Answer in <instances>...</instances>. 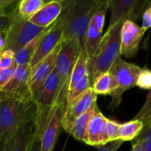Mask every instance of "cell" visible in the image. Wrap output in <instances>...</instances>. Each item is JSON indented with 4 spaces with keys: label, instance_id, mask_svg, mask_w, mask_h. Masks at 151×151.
<instances>
[{
    "label": "cell",
    "instance_id": "cell-24",
    "mask_svg": "<svg viewBox=\"0 0 151 151\" xmlns=\"http://www.w3.org/2000/svg\"><path fill=\"white\" fill-rule=\"evenodd\" d=\"M45 4L46 1L43 0H21L18 2L17 12L21 18L29 20V19L32 18Z\"/></svg>",
    "mask_w": 151,
    "mask_h": 151
},
{
    "label": "cell",
    "instance_id": "cell-29",
    "mask_svg": "<svg viewBox=\"0 0 151 151\" xmlns=\"http://www.w3.org/2000/svg\"><path fill=\"white\" fill-rule=\"evenodd\" d=\"M136 87L142 88V89H151V70L148 68H142L137 82H136Z\"/></svg>",
    "mask_w": 151,
    "mask_h": 151
},
{
    "label": "cell",
    "instance_id": "cell-16",
    "mask_svg": "<svg viewBox=\"0 0 151 151\" xmlns=\"http://www.w3.org/2000/svg\"><path fill=\"white\" fill-rule=\"evenodd\" d=\"M63 11L62 1H49L32 17L29 21L37 27L48 28L59 18Z\"/></svg>",
    "mask_w": 151,
    "mask_h": 151
},
{
    "label": "cell",
    "instance_id": "cell-23",
    "mask_svg": "<svg viewBox=\"0 0 151 151\" xmlns=\"http://www.w3.org/2000/svg\"><path fill=\"white\" fill-rule=\"evenodd\" d=\"M97 107V104L95 105L93 108H91L88 111L79 117L77 119L74 120L71 129L69 131V134L73 136L76 140L84 142V138H85V134L87 130V127L88 125V122L95 111V109Z\"/></svg>",
    "mask_w": 151,
    "mask_h": 151
},
{
    "label": "cell",
    "instance_id": "cell-8",
    "mask_svg": "<svg viewBox=\"0 0 151 151\" xmlns=\"http://www.w3.org/2000/svg\"><path fill=\"white\" fill-rule=\"evenodd\" d=\"M150 4L149 0H109L111 8L109 27L127 20L134 22Z\"/></svg>",
    "mask_w": 151,
    "mask_h": 151
},
{
    "label": "cell",
    "instance_id": "cell-2",
    "mask_svg": "<svg viewBox=\"0 0 151 151\" xmlns=\"http://www.w3.org/2000/svg\"><path fill=\"white\" fill-rule=\"evenodd\" d=\"M36 106L33 99L0 92V141L7 142L23 125L34 122Z\"/></svg>",
    "mask_w": 151,
    "mask_h": 151
},
{
    "label": "cell",
    "instance_id": "cell-26",
    "mask_svg": "<svg viewBox=\"0 0 151 151\" xmlns=\"http://www.w3.org/2000/svg\"><path fill=\"white\" fill-rule=\"evenodd\" d=\"M120 124L117 121L107 119L104 124V132H103V144L105 145L108 142H114L119 140L118 133Z\"/></svg>",
    "mask_w": 151,
    "mask_h": 151
},
{
    "label": "cell",
    "instance_id": "cell-15",
    "mask_svg": "<svg viewBox=\"0 0 151 151\" xmlns=\"http://www.w3.org/2000/svg\"><path fill=\"white\" fill-rule=\"evenodd\" d=\"M65 104L58 105L41 135V151H52L58 135L63 129L62 118Z\"/></svg>",
    "mask_w": 151,
    "mask_h": 151
},
{
    "label": "cell",
    "instance_id": "cell-34",
    "mask_svg": "<svg viewBox=\"0 0 151 151\" xmlns=\"http://www.w3.org/2000/svg\"><path fill=\"white\" fill-rule=\"evenodd\" d=\"M142 27L146 31L151 28V4L146 8L142 13Z\"/></svg>",
    "mask_w": 151,
    "mask_h": 151
},
{
    "label": "cell",
    "instance_id": "cell-30",
    "mask_svg": "<svg viewBox=\"0 0 151 151\" xmlns=\"http://www.w3.org/2000/svg\"><path fill=\"white\" fill-rule=\"evenodd\" d=\"M12 67H16L14 63V52L9 50H4L0 52V69L5 70Z\"/></svg>",
    "mask_w": 151,
    "mask_h": 151
},
{
    "label": "cell",
    "instance_id": "cell-25",
    "mask_svg": "<svg viewBox=\"0 0 151 151\" xmlns=\"http://www.w3.org/2000/svg\"><path fill=\"white\" fill-rule=\"evenodd\" d=\"M90 88H91V83L89 80V74H88L84 76L81 79V81L79 83H77L73 88L68 90L66 96V104H69L74 100H76L79 96H81Z\"/></svg>",
    "mask_w": 151,
    "mask_h": 151
},
{
    "label": "cell",
    "instance_id": "cell-11",
    "mask_svg": "<svg viewBox=\"0 0 151 151\" xmlns=\"http://www.w3.org/2000/svg\"><path fill=\"white\" fill-rule=\"evenodd\" d=\"M109 9V0L100 2L98 7L94 12L87 33V42H86V50L88 58H91L103 37L102 32L104 26L106 12Z\"/></svg>",
    "mask_w": 151,
    "mask_h": 151
},
{
    "label": "cell",
    "instance_id": "cell-13",
    "mask_svg": "<svg viewBox=\"0 0 151 151\" xmlns=\"http://www.w3.org/2000/svg\"><path fill=\"white\" fill-rule=\"evenodd\" d=\"M61 43L58 44V47L50 54H49L43 60L37 64L34 68H32L28 82V88L33 98L35 96V94L39 91V89L42 87L43 83L50 75V73L54 71L56 66L57 57L61 48Z\"/></svg>",
    "mask_w": 151,
    "mask_h": 151
},
{
    "label": "cell",
    "instance_id": "cell-27",
    "mask_svg": "<svg viewBox=\"0 0 151 151\" xmlns=\"http://www.w3.org/2000/svg\"><path fill=\"white\" fill-rule=\"evenodd\" d=\"M136 139L141 142L144 151H151V118L144 123V127Z\"/></svg>",
    "mask_w": 151,
    "mask_h": 151
},
{
    "label": "cell",
    "instance_id": "cell-17",
    "mask_svg": "<svg viewBox=\"0 0 151 151\" xmlns=\"http://www.w3.org/2000/svg\"><path fill=\"white\" fill-rule=\"evenodd\" d=\"M106 119L107 118H105L98 107H96L87 127L84 138V142L86 144L96 147H101L104 145L103 132Z\"/></svg>",
    "mask_w": 151,
    "mask_h": 151
},
{
    "label": "cell",
    "instance_id": "cell-32",
    "mask_svg": "<svg viewBox=\"0 0 151 151\" xmlns=\"http://www.w3.org/2000/svg\"><path fill=\"white\" fill-rule=\"evenodd\" d=\"M16 67H12L9 69H0V90L8 83V81L12 79Z\"/></svg>",
    "mask_w": 151,
    "mask_h": 151
},
{
    "label": "cell",
    "instance_id": "cell-28",
    "mask_svg": "<svg viewBox=\"0 0 151 151\" xmlns=\"http://www.w3.org/2000/svg\"><path fill=\"white\" fill-rule=\"evenodd\" d=\"M151 118V89L150 90L146 101L142 107V109L138 111V113L135 115L134 119H138L142 121L143 123L147 122Z\"/></svg>",
    "mask_w": 151,
    "mask_h": 151
},
{
    "label": "cell",
    "instance_id": "cell-35",
    "mask_svg": "<svg viewBox=\"0 0 151 151\" xmlns=\"http://www.w3.org/2000/svg\"><path fill=\"white\" fill-rule=\"evenodd\" d=\"M27 151H41V138L36 134H33Z\"/></svg>",
    "mask_w": 151,
    "mask_h": 151
},
{
    "label": "cell",
    "instance_id": "cell-37",
    "mask_svg": "<svg viewBox=\"0 0 151 151\" xmlns=\"http://www.w3.org/2000/svg\"><path fill=\"white\" fill-rule=\"evenodd\" d=\"M131 151H144L143 147H142V145L140 141L135 139L134 142L133 143V147H132V150Z\"/></svg>",
    "mask_w": 151,
    "mask_h": 151
},
{
    "label": "cell",
    "instance_id": "cell-19",
    "mask_svg": "<svg viewBox=\"0 0 151 151\" xmlns=\"http://www.w3.org/2000/svg\"><path fill=\"white\" fill-rule=\"evenodd\" d=\"M92 89L96 95L111 96L116 91L118 86L113 76L109 73H104L99 75L91 86Z\"/></svg>",
    "mask_w": 151,
    "mask_h": 151
},
{
    "label": "cell",
    "instance_id": "cell-38",
    "mask_svg": "<svg viewBox=\"0 0 151 151\" xmlns=\"http://www.w3.org/2000/svg\"><path fill=\"white\" fill-rule=\"evenodd\" d=\"M6 143L5 142L0 141V151H6Z\"/></svg>",
    "mask_w": 151,
    "mask_h": 151
},
{
    "label": "cell",
    "instance_id": "cell-12",
    "mask_svg": "<svg viewBox=\"0 0 151 151\" xmlns=\"http://www.w3.org/2000/svg\"><path fill=\"white\" fill-rule=\"evenodd\" d=\"M146 30L133 21H125L120 33V54L127 58L137 55Z\"/></svg>",
    "mask_w": 151,
    "mask_h": 151
},
{
    "label": "cell",
    "instance_id": "cell-21",
    "mask_svg": "<svg viewBox=\"0 0 151 151\" xmlns=\"http://www.w3.org/2000/svg\"><path fill=\"white\" fill-rule=\"evenodd\" d=\"M42 35L43 34L36 37L35 39L28 42L26 46L14 53V63L16 67L30 65Z\"/></svg>",
    "mask_w": 151,
    "mask_h": 151
},
{
    "label": "cell",
    "instance_id": "cell-5",
    "mask_svg": "<svg viewBox=\"0 0 151 151\" xmlns=\"http://www.w3.org/2000/svg\"><path fill=\"white\" fill-rule=\"evenodd\" d=\"M80 53L81 48L76 40L71 39L62 41L55 66V70L59 78V92L57 99L58 105H66V96L70 77Z\"/></svg>",
    "mask_w": 151,
    "mask_h": 151
},
{
    "label": "cell",
    "instance_id": "cell-22",
    "mask_svg": "<svg viewBox=\"0 0 151 151\" xmlns=\"http://www.w3.org/2000/svg\"><path fill=\"white\" fill-rule=\"evenodd\" d=\"M144 127V123L138 119H133L120 124L118 133L119 140L122 142H130L136 139Z\"/></svg>",
    "mask_w": 151,
    "mask_h": 151
},
{
    "label": "cell",
    "instance_id": "cell-6",
    "mask_svg": "<svg viewBox=\"0 0 151 151\" xmlns=\"http://www.w3.org/2000/svg\"><path fill=\"white\" fill-rule=\"evenodd\" d=\"M50 27L42 28L37 27L29 20L21 18L17 12L16 7L13 21L5 35V50H12L15 53L28 42L44 34Z\"/></svg>",
    "mask_w": 151,
    "mask_h": 151
},
{
    "label": "cell",
    "instance_id": "cell-20",
    "mask_svg": "<svg viewBox=\"0 0 151 151\" xmlns=\"http://www.w3.org/2000/svg\"><path fill=\"white\" fill-rule=\"evenodd\" d=\"M89 74L88 73V56L86 50H81V53L77 58V61L73 66L69 85H68V90L72 88H73L77 83H79L81 79Z\"/></svg>",
    "mask_w": 151,
    "mask_h": 151
},
{
    "label": "cell",
    "instance_id": "cell-7",
    "mask_svg": "<svg viewBox=\"0 0 151 151\" xmlns=\"http://www.w3.org/2000/svg\"><path fill=\"white\" fill-rule=\"evenodd\" d=\"M142 68L136 65L127 63L124 61L120 57L117 58L114 62L109 73L113 76L117 82V89L111 95V103L109 104V108L114 110L119 106L122 101L123 94L132 88L136 87L137 79Z\"/></svg>",
    "mask_w": 151,
    "mask_h": 151
},
{
    "label": "cell",
    "instance_id": "cell-31",
    "mask_svg": "<svg viewBox=\"0 0 151 151\" xmlns=\"http://www.w3.org/2000/svg\"><path fill=\"white\" fill-rule=\"evenodd\" d=\"M17 7V6H16ZM16 8L13 9L11 12H7L4 14H0V33L1 34H5L7 33L8 29L10 28L13 18H14V13H15Z\"/></svg>",
    "mask_w": 151,
    "mask_h": 151
},
{
    "label": "cell",
    "instance_id": "cell-14",
    "mask_svg": "<svg viewBox=\"0 0 151 151\" xmlns=\"http://www.w3.org/2000/svg\"><path fill=\"white\" fill-rule=\"evenodd\" d=\"M31 72L32 68L30 65L17 66L12 79L0 90V92L19 98L33 99L28 88Z\"/></svg>",
    "mask_w": 151,
    "mask_h": 151
},
{
    "label": "cell",
    "instance_id": "cell-4",
    "mask_svg": "<svg viewBox=\"0 0 151 151\" xmlns=\"http://www.w3.org/2000/svg\"><path fill=\"white\" fill-rule=\"evenodd\" d=\"M58 92L59 78L54 69L33 98L36 106V113L34 119V133L39 135L40 138L51 119L54 111L58 106L57 104Z\"/></svg>",
    "mask_w": 151,
    "mask_h": 151
},
{
    "label": "cell",
    "instance_id": "cell-18",
    "mask_svg": "<svg viewBox=\"0 0 151 151\" xmlns=\"http://www.w3.org/2000/svg\"><path fill=\"white\" fill-rule=\"evenodd\" d=\"M33 134L34 122H28L23 125L7 142L6 151H27Z\"/></svg>",
    "mask_w": 151,
    "mask_h": 151
},
{
    "label": "cell",
    "instance_id": "cell-10",
    "mask_svg": "<svg viewBox=\"0 0 151 151\" xmlns=\"http://www.w3.org/2000/svg\"><path fill=\"white\" fill-rule=\"evenodd\" d=\"M96 100L97 95L94 92L92 88H90L76 100L66 104L62 118L63 129L69 134L74 120L96 105Z\"/></svg>",
    "mask_w": 151,
    "mask_h": 151
},
{
    "label": "cell",
    "instance_id": "cell-33",
    "mask_svg": "<svg viewBox=\"0 0 151 151\" xmlns=\"http://www.w3.org/2000/svg\"><path fill=\"white\" fill-rule=\"evenodd\" d=\"M123 142H122L120 140H117L114 142H108L105 145L99 147L98 151H117L120 148V146L123 144Z\"/></svg>",
    "mask_w": 151,
    "mask_h": 151
},
{
    "label": "cell",
    "instance_id": "cell-3",
    "mask_svg": "<svg viewBox=\"0 0 151 151\" xmlns=\"http://www.w3.org/2000/svg\"><path fill=\"white\" fill-rule=\"evenodd\" d=\"M124 22L109 27L91 58H88V73L91 86L101 74L109 72L120 57V33Z\"/></svg>",
    "mask_w": 151,
    "mask_h": 151
},
{
    "label": "cell",
    "instance_id": "cell-36",
    "mask_svg": "<svg viewBox=\"0 0 151 151\" xmlns=\"http://www.w3.org/2000/svg\"><path fill=\"white\" fill-rule=\"evenodd\" d=\"M12 4H14V2L13 1H10V0H0V14L7 13L6 12V9Z\"/></svg>",
    "mask_w": 151,
    "mask_h": 151
},
{
    "label": "cell",
    "instance_id": "cell-9",
    "mask_svg": "<svg viewBox=\"0 0 151 151\" xmlns=\"http://www.w3.org/2000/svg\"><path fill=\"white\" fill-rule=\"evenodd\" d=\"M64 33V21L61 16L56 20L54 24L46 31L37 47L35 54L30 63L31 68H34L37 64L43 60L49 54H50L58 44L62 42Z\"/></svg>",
    "mask_w": 151,
    "mask_h": 151
},
{
    "label": "cell",
    "instance_id": "cell-1",
    "mask_svg": "<svg viewBox=\"0 0 151 151\" xmlns=\"http://www.w3.org/2000/svg\"><path fill=\"white\" fill-rule=\"evenodd\" d=\"M62 2L63 11L60 15L64 21L62 41L74 39L78 42L81 50H86L88 26L101 0H71Z\"/></svg>",
    "mask_w": 151,
    "mask_h": 151
}]
</instances>
